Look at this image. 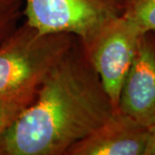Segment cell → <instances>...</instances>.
Here are the masks:
<instances>
[{
	"mask_svg": "<svg viewBox=\"0 0 155 155\" xmlns=\"http://www.w3.org/2000/svg\"><path fill=\"white\" fill-rule=\"evenodd\" d=\"M115 112L77 39L0 140V155H67Z\"/></svg>",
	"mask_w": 155,
	"mask_h": 155,
	"instance_id": "obj_1",
	"label": "cell"
},
{
	"mask_svg": "<svg viewBox=\"0 0 155 155\" xmlns=\"http://www.w3.org/2000/svg\"><path fill=\"white\" fill-rule=\"evenodd\" d=\"M148 128L115 111L95 131L77 142L67 155H143Z\"/></svg>",
	"mask_w": 155,
	"mask_h": 155,
	"instance_id": "obj_6",
	"label": "cell"
},
{
	"mask_svg": "<svg viewBox=\"0 0 155 155\" xmlns=\"http://www.w3.org/2000/svg\"><path fill=\"white\" fill-rule=\"evenodd\" d=\"M125 0H23L25 21L42 33H68L88 46L124 11Z\"/></svg>",
	"mask_w": 155,
	"mask_h": 155,
	"instance_id": "obj_3",
	"label": "cell"
},
{
	"mask_svg": "<svg viewBox=\"0 0 155 155\" xmlns=\"http://www.w3.org/2000/svg\"><path fill=\"white\" fill-rule=\"evenodd\" d=\"M143 155H155V124L148 128Z\"/></svg>",
	"mask_w": 155,
	"mask_h": 155,
	"instance_id": "obj_10",
	"label": "cell"
},
{
	"mask_svg": "<svg viewBox=\"0 0 155 155\" xmlns=\"http://www.w3.org/2000/svg\"><path fill=\"white\" fill-rule=\"evenodd\" d=\"M23 14V0H0V43L13 32Z\"/></svg>",
	"mask_w": 155,
	"mask_h": 155,
	"instance_id": "obj_9",
	"label": "cell"
},
{
	"mask_svg": "<svg viewBox=\"0 0 155 155\" xmlns=\"http://www.w3.org/2000/svg\"><path fill=\"white\" fill-rule=\"evenodd\" d=\"M118 111L149 128L155 124V43L141 36L122 90Z\"/></svg>",
	"mask_w": 155,
	"mask_h": 155,
	"instance_id": "obj_5",
	"label": "cell"
},
{
	"mask_svg": "<svg viewBox=\"0 0 155 155\" xmlns=\"http://www.w3.org/2000/svg\"><path fill=\"white\" fill-rule=\"evenodd\" d=\"M122 15L143 35L155 31V0H125Z\"/></svg>",
	"mask_w": 155,
	"mask_h": 155,
	"instance_id": "obj_8",
	"label": "cell"
},
{
	"mask_svg": "<svg viewBox=\"0 0 155 155\" xmlns=\"http://www.w3.org/2000/svg\"><path fill=\"white\" fill-rule=\"evenodd\" d=\"M38 86L0 97V140L23 110L35 100Z\"/></svg>",
	"mask_w": 155,
	"mask_h": 155,
	"instance_id": "obj_7",
	"label": "cell"
},
{
	"mask_svg": "<svg viewBox=\"0 0 155 155\" xmlns=\"http://www.w3.org/2000/svg\"><path fill=\"white\" fill-rule=\"evenodd\" d=\"M142 35L132 21L120 15L83 48L115 111H118L121 90Z\"/></svg>",
	"mask_w": 155,
	"mask_h": 155,
	"instance_id": "obj_4",
	"label": "cell"
},
{
	"mask_svg": "<svg viewBox=\"0 0 155 155\" xmlns=\"http://www.w3.org/2000/svg\"><path fill=\"white\" fill-rule=\"evenodd\" d=\"M68 33H42L24 22L0 43V97L38 86L72 48Z\"/></svg>",
	"mask_w": 155,
	"mask_h": 155,
	"instance_id": "obj_2",
	"label": "cell"
}]
</instances>
